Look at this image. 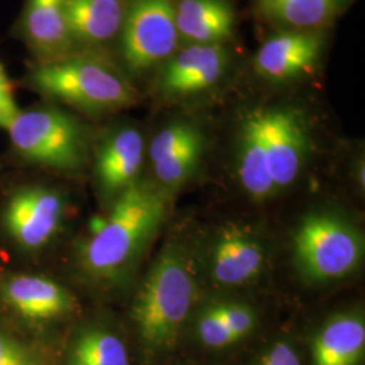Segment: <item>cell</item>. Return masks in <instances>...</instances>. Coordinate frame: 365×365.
I'll list each match as a JSON object with an SVG mask.
<instances>
[{
  "instance_id": "1",
  "label": "cell",
  "mask_w": 365,
  "mask_h": 365,
  "mask_svg": "<svg viewBox=\"0 0 365 365\" xmlns=\"http://www.w3.org/2000/svg\"><path fill=\"white\" fill-rule=\"evenodd\" d=\"M105 217L92 223L78 250V264L90 279L120 284L134 274L168 211L167 192L137 180L111 200Z\"/></svg>"
},
{
  "instance_id": "2",
  "label": "cell",
  "mask_w": 365,
  "mask_h": 365,
  "mask_svg": "<svg viewBox=\"0 0 365 365\" xmlns=\"http://www.w3.org/2000/svg\"><path fill=\"white\" fill-rule=\"evenodd\" d=\"M192 257L179 242L158 253L133 304V319L146 349L172 348L195 306L199 283Z\"/></svg>"
},
{
  "instance_id": "3",
  "label": "cell",
  "mask_w": 365,
  "mask_h": 365,
  "mask_svg": "<svg viewBox=\"0 0 365 365\" xmlns=\"http://www.w3.org/2000/svg\"><path fill=\"white\" fill-rule=\"evenodd\" d=\"M26 80L31 90L91 114L119 110L135 101V92L126 78L92 52L36 63Z\"/></svg>"
},
{
  "instance_id": "4",
  "label": "cell",
  "mask_w": 365,
  "mask_h": 365,
  "mask_svg": "<svg viewBox=\"0 0 365 365\" xmlns=\"http://www.w3.org/2000/svg\"><path fill=\"white\" fill-rule=\"evenodd\" d=\"M292 253L306 280L327 283L359 268L364 256V238L356 225L339 214L313 212L297 227Z\"/></svg>"
},
{
  "instance_id": "5",
  "label": "cell",
  "mask_w": 365,
  "mask_h": 365,
  "mask_svg": "<svg viewBox=\"0 0 365 365\" xmlns=\"http://www.w3.org/2000/svg\"><path fill=\"white\" fill-rule=\"evenodd\" d=\"M7 131L14 149L31 164L57 170H76L84 164L81 125L54 106L21 111Z\"/></svg>"
},
{
  "instance_id": "6",
  "label": "cell",
  "mask_w": 365,
  "mask_h": 365,
  "mask_svg": "<svg viewBox=\"0 0 365 365\" xmlns=\"http://www.w3.org/2000/svg\"><path fill=\"white\" fill-rule=\"evenodd\" d=\"M178 42L172 0H128L119 48L130 72H144L170 58Z\"/></svg>"
},
{
  "instance_id": "7",
  "label": "cell",
  "mask_w": 365,
  "mask_h": 365,
  "mask_svg": "<svg viewBox=\"0 0 365 365\" xmlns=\"http://www.w3.org/2000/svg\"><path fill=\"white\" fill-rule=\"evenodd\" d=\"M269 252L252 227L227 223L214 230L202 248V264L218 287H245L267 269Z\"/></svg>"
},
{
  "instance_id": "8",
  "label": "cell",
  "mask_w": 365,
  "mask_h": 365,
  "mask_svg": "<svg viewBox=\"0 0 365 365\" xmlns=\"http://www.w3.org/2000/svg\"><path fill=\"white\" fill-rule=\"evenodd\" d=\"M271 179L276 194L299 176L310 150L304 118L294 108H260Z\"/></svg>"
},
{
  "instance_id": "9",
  "label": "cell",
  "mask_w": 365,
  "mask_h": 365,
  "mask_svg": "<svg viewBox=\"0 0 365 365\" xmlns=\"http://www.w3.org/2000/svg\"><path fill=\"white\" fill-rule=\"evenodd\" d=\"M63 215L64 200L57 191L46 187H25L10 197L3 222L16 244L38 249L58 232Z\"/></svg>"
},
{
  "instance_id": "10",
  "label": "cell",
  "mask_w": 365,
  "mask_h": 365,
  "mask_svg": "<svg viewBox=\"0 0 365 365\" xmlns=\"http://www.w3.org/2000/svg\"><path fill=\"white\" fill-rule=\"evenodd\" d=\"M227 66L229 51L223 45H188L167 61L158 86L170 96L205 91L221 80Z\"/></svg>"
},
{
  "instance_id": "11",
  "label": "cell",
  "mask_w": 365,
  "mask_h": 365,
  "mask_svg": "<svg viewBox=\"0 0 365 365\" xmlns=\"http://www.w3.org/2000/svg\"><path fill=\"white\" fill-rule=\"evenodd\" d=\"M19 34L37 63H51L78 53L63 0H26Z\"/></svg>"
},
{
  "instance_id": "12",
  "label": "cell",
  "mask_w": 365,
  "mask_h": 365,
  "mask_svg": "<svg viewBox=\"0 0 365 365\" xmlns=\"http://www.w3.org/2000/svg\"><path fill=\"white\" fill-rule=\"evenodd\" d=\"M145 143L134 128H119L107 134L96 149L95 176L99 190L111 200L140 180Z\"/></svg>"
},
{
  "instance_id": "13",
  "label": "cell",
  "mask_w": 365,
  "mask_h": 365,
  "mask_svg": "<svg viewBox=\"0 0 365 365\" xmlns=\"http://www.w3.org/2000/svg\"><path fill=\"white\" fill-rule=\"evenodd\" d=\"M322 48V39L304 31L274 34L261 45L255 68L261 78L286 81L299 76L315 66Z\"/></svg>"
},
{
  "instance_id": "14",
  "label": "cell",
  "mask_w": 365,
  "mask_h": 365,
  "mask_svg": "<svg viewBox=\"0 0 365 365\" xmlns=\"http://www.w3.org/2000/svg\"><path fill=\"white\" fill-rule=\"evenodd\" d=\"M76 52H91L119 36L128 0H63Z\"/></svg>"
},
{
  "instance_id": "15",
  "label": "cell",
  "mask_w": 365,
  "mask_h": 365,
  "mask_svg": "<svg viewBox=\"0 0 365 365\" xmlns=\"http://www.w3.org/2000/svg\"><path fill=\"white\" fill-rule=\"evenodd\" d=\"M175 21L179 41L190 45H223L235 31V10L227 0H180Z\"/></svg>"
},
{
  "instance_id": "16",
  "label": "cell",
  "mask_w": 365,
  "mask_h": 365,
  "mask_svg": "<svg viewBox=\"0 0 365 365\" xmlns=\"http://www.w3.org/2000/svg\"><path fill=\"white\" fill-rule=\"evenodd\" d=\"M237 175L244 191L255 200L276 195L269 173L260 108L248 113L237 138Z\"/></svg>"
},
{
  "instance_id": "17",
  "label": "cell",
  "mask_w": 365,
  "mask_h": 365,
  "mask_svg": "<svg viewBox=\"0 0 365 365\" xmlns=\"http://www.w3.org/2000/svg\"><path fill=\"white\" fill-rule=\"evenodd\" d=\"M3 295L14 310L36 321L64 315L73 307V299L66 288L38 276L10 279L4 286Z\"/></svg>"
},
{
  "instance_id": "18",
  "label": "cell",
  "mask_w": 365,
  "mask_h": 365,
  "mask_svg": "<svg viewBox=\"0 0 365 365\" xmlns=\"http://www.w3.org/2000/svg\"><path fill=\"white\" fill-rule=\"evenodd\" d=\"M365 348L361 314H339L329 319L313 341L314 365H359Z\"/></svg>"
},
{
  "instance_id": "19",
  "label": "cell",
  "mask_w": 365,
  "mask_h": 365,
  "mask_svg": "<svg viewBox=\"0 0 365 365\" xmlns=\"http://www.w3.org/2000/svg\"><path fill=\"white\" fill-rule=\"evenodd\" d=\"M66 365H130L123 341L98 324L80 327L71 339Z\"/></svg>"
},
{
  "instance_id": "20",
  "label": "cell",
  "mask_w": 365,
  "mask_h": 365,
  "mask_svg": "<svg viewBox=\"0 0 365 365\" xmlns=\"http://www.w3.org/2000/svg\"><path fill=\"white\" fill-rule=\"evenodd\" d=\"M257 9L274 22L312 29L327 24L337 10L333 0H257Z\"/></svg>"
},
{
  "instance_id": "21",
  "label": "cell",
  "mask_w": 365,
  "mask_h": 365,
  "mask_svg": "<svg viewBox=\"0 0 365 365\" xmlns=\"http://www.w3.org/2000/svg\"><path fill=\"white\" fill-rule=\"evenodd\" d=\"M203 146V134L196 126L188 122H175L153 137L149 145V158L153 167L180 156L191 149Z\"/></svg>"
},
{
  "instance_id": "22",
  "label": "cell",
  "mask_w": 365,
  "mask_h": 365,
  "mask_svg": "<svg viewBox=\"0 0 365 365\" xmlns=\"http://www.w3.org/2000/svg\"><path fill=\"white\" fill-rule=\"evenodd\" d=\"M195 334L197 339L207 348L212 349H222L232 344H235L238 339L233 334V331L222 321L212 302H207L199 310L195 318Z\"/></svg>"
},
{
  "instance_id": "23",
  "label": "cell",
  "mask_w": 365,
  "mask_h": 365,
  "mask_svg": "<svg viewBox=\"0 0 365 365\" xmlns=\"http://www.w3.org/2000/svg\"><path fill=\"white\" fill-rule=\"evenodd\" d=\"M212 304L220 318L233 331L238 341L247 337L256 327L257 314L248 303L241 300L218 299L212 300Z\"/></svg>"
},
{
  "instance_id": "24",
  "label": "cell",
  "mask_w": 365,
  "mask_h": 365,
  "mask_svg": "<svg viewBox=\"0 0 365 365\" xmlns=\"http://www.w3.org/2000/svg\"><path fill=\"white\" fill-rule=\"evenodd\" d=\"M19 113L21 110L15 102L13 84L0 64V128L7 130Z\"/></svg>"
},
{
  "instance_id": "25",
  "label": "cell",
  "mask_w": 365,
  "mask_h": 365,
  "mask_svg": "<svg viewBox=\"0 0 365 365\" xmlns=\"http://www.w3.org/2000/svg\"><path fill=\"white\" fill-rule=\"evenodd\" d=\"M260 365H302L297 351L284 341L274 342V345L262 354Z\"/></svg>"
},
{
  "instance_id": "26",
  "label": "cell",
  "mask_w": 365,
  "mask_h": 365,
  "mask_svg": "<svg viewBox=\"0 0 365 365\" xmlns=\"http://www.w3.org/2000/svg\"><path fill=\"white\" fill-rule=\"evenodd\" d=\"M0 365H34V361L22 346L0 334Z\"/></svg>"
},
{
  "instance_id": "27",
  "label": "cell",
  "mask_w": 365,
  "mask_h": 365,
  "mask_svg": "<svg viewBox=\"0 0 365 365\" xmlns=\"http://www.w3.org/2000/svg\"><path fill=\"white\" fill-rule=\"evenodd\" d=\"M333 1H334V3H336V4H337V3H339V0H333Z\"/></svg>"
}]
</instances>
